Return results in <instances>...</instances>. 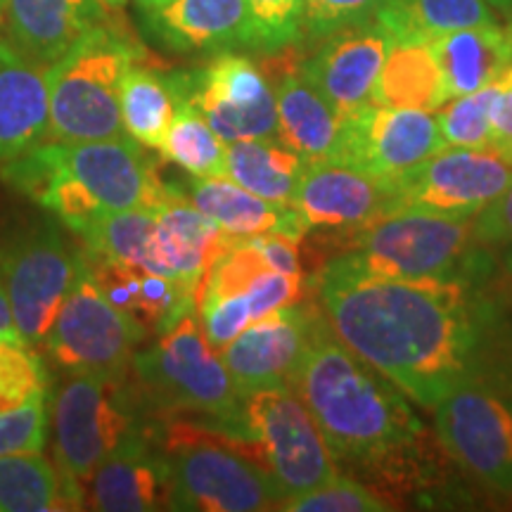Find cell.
<instances>
[{
	"label": "cell",
	"instance_id": "obj_1",
	"mask_svg": "<svg viewBox=\"0 0 512 512\" xmlns=\"http://www.w3.org/2000/svg\"><path fill=\"white\" fill-rule=\"evenodd\" d=\"M325 320L358 358L434 408L475 380L484 311L460 278L370 280L318 273Z\"/></svg>",
	"mask_w": 512,
	"mask_h": 512
},
{
	"label": "cell",
	"instance_id": "obj_2",
	"mask_svg": "<svg viewBox=\"0 0 512 512\" xmlns=\"http://www.w3.org/2000/svg\"><path fill=\"white\" fill-rule=\"evenodd\" d=\"M337 463L358 467L373 489L408 494L422 486L434 453L406 394L320 320L294 380Z\"/></svg>",
	"mask_w": 512,
	"mask_h": 512
},
{
	"label": "cell",
	"instance_id": "obj_3",
	"mask_svg": "<svg viewBox=\"0 0 512 512\" xmlns=\"http://www.w3.org/2000/svg\"><path fill=\"white\" fill-rule=\"evenodd\" d=\"M339 252L320 271L344 278H460L475 245V221L425 209H394L344 228Z\"/></svg>",
	"mask_w": 512,
	"mask_h": 512
},
{
	"label": "cell",
	"instance_id": "obj_4",
	"mask_svg": "<svg viewBox=\"0 0 512 512\" xmlns=\"http://www.w3.org/2000/svg\"><path fill=\"white\" fill-rule=\"evenodd\" d=\"M140 55L131 36L102 22L50 64L48 138L57 143L128 138L121 124V81Z\"/></svg>",
	"mask_w": 512,
	"mask_h": 512
},
{
	"label": "cell",
	"instance_id": "obj_5",
	"mask_svg": "<svg viewBox=\"0 0 512 512\" xmlns=\"http://www.w3.org/2000/svg\"><path fill=\"white\" fill-rule=\"evenodd\" d=\"M162 451L171 472V510L256 512L280 508L278 486L221 427L166 425Z\"/></svg>",
	"mask_w": 512,
	"mask_h": 512
},
{
	"label": "cell",
	"instance_id": "obj_6",
	"mask_svg": "<svg viewBox=\"0 0 512 512\" xmlns=\"http://www.w3.org/2000/svg\"><path fill=\"white\" fill-rule=\"evenodd\" d=\"M147 399L162 411L195 413L242 437V399L221 356L211 349L195 311L162 332L155 347L133 358Z\"/></svg>",
	"mask_w": 512,
	"mask_h": 512
},
{
	"label": "cell",
	"instance_id": "obj_7",
	"mask_svg": "<svg viewBox=\"0 0 512 512\" xmlns=\"http://www.w3.org/2000/svg\"><path fill=\"white\" fill-rule=\"evenodd\" d=\"M57 467L86 482L119 453L152 441V425L126 389V380L69 375L53 401Z\"/></svg>",
	"mask_w": 512,
	"mask_h": 512
},
{
	"label": "cell",
	"instance_id": "obj_8",
	"mask_svg": "<svg viewBox=\"0 0 512 512\" xmlns=\"http://www.w3.org/2000/svg\"><path fill=\"white\" fill-rule=\"evenodd\" d=\"M242 437L256 448V463L278 486L283 501L318 489L339 475L316 420L292 387L245 396Z\"/></svg>",
	"mask_w": 512,
	"mask_h": 512
},
{
	"label": "cell",
	"instance_id": "obj_9",
	"mask_svg": "<svg viewBox=\"0 0 512 512\" xmlns=\"http://www.w3.org/2000/svg\"><path fill=\"white\" fill-rule=\"evenodd\" d=\"M147 335L95 283L86 254L43 347L67 375L126 380L136 347Z\"/></svg>",
	"mask_w": 512,
	"mask_h": 512
},
{
	"label": "cell",
	"instance_id": "obj_10",
	"mask_svg": "<svg viewBox=\"0 0 512 512\" xmlns=\"http://www.w3.org/2000/svg\"><path fill=\"white\" fill-rule=\"evenodd\" d=\"M81 268L83 249L76 252L55 226L31 228L0 245V280L22 342L43 347Z\"/></svg>",
	"mask_w": 512,
	"mask_h": 512
},
{
	"label": "cell",
	"instance_id": "obj_11",
	"mask_svg": "<svg viewBox=\"0 0 512 512\" xmlns=\"http://www.w3.org/2000/svg\"><path fill=\"white\" fill-rule=\"evenodd\" d=\"M439 444L467 475L496 494H512V411L475 380L434 406Z\"/></svg>",
	"mask_w": 512,
	"mask_h": 512
},
{
	"label": "cell",
	"instance_id": "obj_12",
	"mask_svg": "<svg viewBox=\"0 0 512 512\" xmlns=\"http://www.w3.org/2000/svg\"><path fill=\"white\" fill-rule=\"evenodd\" d=\"M181 88L226 145L278 138L273 81L247 55L219 53L200 72L181 74Z\"/></svg>",
	"mask_w": 512,
	"mask_h": 512
},
{
	"label": "cell",
	"instance_id": "obj_13",
	"mask_svg": "<svg viewBox=\"0 0 512 512\" xmlns=\"http://www.w3.org/2000/svg\"><path fill=\"white\" fill-rule=\"evenodd\" d=\"M512 183V162L496 150L446 145L418 169L394 181L396 209H425L475 219Z\"/></svg>",
	"mask_w": 512,
	"mask_h": 512
},
{
	"label": "cell",
	"instance_id": "obj_14",
	"mask_svg": "<svg viewBox=\"0 0 512 512\" xmlns=\"http://www.w3.org/2000/svg\"><path fill=\"white\" fill-rule=\"evenodd\" d=\"M444 147L446 140L434 112L370 105L342 121L332 162L394 183Z\"/></svg>",
	"mask_w": 512,
	"mask_h": 512
},
{
	"label": "cell",
	"instance_id": "obj_15",
	"mask_svg": "<svg viewBox=\"0 0 512 512\" xmlns=\"http://www.w3.org/2000/svg\"><path fill=\"white\" fill-rule=\"evenodd\" d=\"M64 174L79 181L107 211L159 209L183 192L166 185L145 147L133 138L57 143L46 140Z\"/></svg>",
	"mask_w": 512,
	"mask_h": 512
},
{
	"label": "cell",
	"instance_id": "obj_16",
	"mask_svg": "<svg viewBox=\"0 0 512 512\" xmlns=\"http://www.w3.org/2000/svg\"><path fill=\"white\" fill-rule=\"evenodd\" d=\"M323 316L304 304H290L249 323L221 361L242 399L261 389L292 387Z\"/></svg>",
	"mask_w": 512,
	"mask_h": 512
},
{
	"label": "cell",
	"instance_id": "obj_17",
	"mask_svg": "<svg viewBox=\"0 0 512 512\" xmlns=\"http://www.w3.org/2000/svg\"><path fill=\"white\" fill-rule=\"evenodd\" d=\"M392 41V34L370 17L320 38V46L299 64L344 121L375 105L377 79Z\"/></svg>",
	"mask_w": 512,
	"mask_h": 512
},
{
	"label": "cell",
	"instance_id": "obj_18",
	"mask_svg": "<svg viewBox=\"0 0 512 512\" xmlns=\"http://www.w3.org/2000/svg\"><path fill=\"white\" fill-rule=\"evenodd\" d=\"M290 207L306 230H344L380 219L396 209L394 183L349 164L306 162Z\"/></svg>",
	"mask_w": 512,
	"mask_h": 512
},
{
	"label": "cell",
	"instance_id": "obj_19",
	"mask_svg": "<svg viewBox=\"0 0 512 512\" xmlns=\"http://www.w3.org/2000/svg\"><path fill=\"white\" fill-rule=\"evenodd\" d=\"M230 240L235 238H228L188 195H181L155 209V235L145 268L176 280L197 297L204 273Z\"/></svg>",
	"mask_w": 512,
	"mask_h": 512
},
{
	"label": "cell",
	"instance_id": "obj_20",
	"mask_svg": "<svg viewBox=\"0 0 512 512\" xmlns=\"http://www.w3.org/2000/svg\"><path fill=\"white\" fill-rule=\"evenodd\" d=\"M100 0H5V38L48 69L107 19Z\"/></svg>",
	"mask_w": 512,
	"mask_h": 512
},
{
	"label": "cell",
	"instance_id": "obj_21",
	"mask_svg": "<svg viewBox=\"0 0 512 512\" xmlns=\"http://www.w3.org/2000/svg\"><path fill=\"white\" fill-rule=\"evenodd\" d=\"M145 12L147 34L174 53H226L247 48L245 0H169Z\"/></svg>",
	"mask_w": 512,
	"mask_h": 512
},
{
	"label": "cell",
	"instance_id": "obj_22",
	"mask_svg": "<svg viewBox=\"0 0 512 512\" xmlns=\"http://www.w3.org/2000/svg\"><path fill=\"white\" fill-rule=\"evenodd\" d=\"M86 261L105 297L128 318L136 320L147 337L162 335L185 313L197 309L195 294L150 268L119 264V261L88 254Z\"/></svg>",
	"mask_w": 512,
	"mask_h": 512
},
{
	"label": "cell",
	"instance_id": "obj_23",
	"mask_svg": "<svg viewBox=\"0 0 512 512\" xmlns=\"http://www.w3.org/2000/svg\"><path fill=\"white\" fill-rule=\"evenodd\" d=\"M46 69L0 36V166L48 138Z\"/></svg>",
	"mask_w": 512,
	"mask_h": 512
},
{
	"label": "cell",
	"instance_id": "obj_24",
	"mask_svg": "<svg viewBox=\"0 0 512 512\" xmlns=\"http://www.w3.org/2000/svg\"><path fill=\"white\" fill-rule=\"evenodd\" d=\"M299 62H287L285 67H273L271 72L264 67L275 88L278 140L304 162L332 159L342 136V119L306 79Z\"/></svg>",
	"mask_w": 512,
	"mask_h": 512
},
{
	"label": "cell",
	"instance_id": "obj_25",
	"mask_svg": "<svg viewBox=\"0 0 512 512\" xmlns=\"http://www.w3.org/2000/svg\"><path fill=\"white\" fill-rule=\"evenodd\" d=\"M88 482V508L102 512L171 510V472L152 441L105 460Z\"/></svg>",
	"mask_w": 512,
	"mask_h": 512
},
{
	"label": "cell",
	"instance_id": "obj_26",
	"mask_svg": "<svg viewBox=\"0 0 512 512\" xmlns=\"http://www.w3.org/2000/svg\"><path fill=\"white\" fill-rule=\"evenodd\" d=\"M188 200L235 240L268 233H292L304 238L306 233L302 219L290 204L268 202L230 178H192Z\"/></svg>",
	"mask_w": 512,
	"mask_h": 512
},
{
	"label": "cell",
	"instance_id": "obj_27",
	"mask_svg": "<svg viewBox=\"0 0 512 512\" xmlns=\"http://www.w3.org/2000/svg\"><path fill=\"white\" fill-rule=\"evenodd\" d=\"M451 98L475 93L512 67V27L484 24L432 38Z\"/></svg>",
	"mask_w": 512,
	"mask_h": 512
},
{
	"label": "cell",
	"instance_id": "obj_28",
	"mask_svg": "<svg viewBox=\"0 0 512 512\" xmlns=\"http://www.w3.org/2000/svg\"><path fill=\"white\" fill-rule=\"evenodd\" d=\"M451 100L444 72L425 38H394L375 88V105L437 112Z\"/></svg>",
	"mask_w": 512,
	"mask_h": 512
},
{
	"label": "cell",
	"instance_id": "obj_29",
	"mask_svg": "<svg viewBox=\"0 0 512 512\" xmlns=\"http://www.w3.org/2000/svg\"><path fill=\"white\" fill-rule=\"evenodd\" d=\"M83 484L38 453L0 456V512L81 510Z\"/></svg>",
	"mask_w": 512,
	"mask_h": 512
},
{
	"label": "cell",
	"instance_id": "obj_30",
	"mask_svg": "<svg viewBox=\"0 0 512 512\" xmlns=\"http://www.w3.org/2000/svg\"><path fill=\"white\" fill-rule=\"evenodd\" d=\"M306 162L278 138L226 145V178L268 202L290 204Z\"/></svg>",
	"mask_w": 512,
	"mask_h": 512
},
{
	"label": "cell",
	"instance_id": "obj_31",
	"mask_svg": "<svg viewBox=\"0 0 512 512\" xmlns=\"http://www.w3.org/2000/svg\"><path fill=\"white\" fill-rule=\"evenodd\" d=\"M392 38H425L498 24L489 0H384L373 15Z\"/></svg>",
	"mask_w": 512,
	"mask_h": 512
},
{
	"label": "cell",
	"instance_id": "obj_32",
	"mask_svg": "<svg viewBox=\"0 0 512 512\" xmlns=\"http://www.w3.org/2000/svg\"><path fill=\"white\" fill-rule=\"evenodd\" d=\"M178 107V79L136 62L121 81V124L128 138L159 150Z\"/></svg>",
	"mask_w": 512,
	"mask_h": 512
},
{
	"label": "cell",
	"instance_id": "obj_33",
	"mask_svg": "<svg viewBox=\"0 0 512 512\" xmlns=\"http://www.w3.org/2000/svg\"><path fill=\"white\" fill-rule=\"evenodd\" d=\"M176 79L178 107L159 152L166 162L181 166L192 178H226V143L183 95L181 74H176Z\"/></svg>",
	"mask_w": 512,
	"mask_h": 512
},
{
	"label": "cell",
	"instance_id": "obj_34",
	"mask_svg": "<svg viewBox=\"0 0 512 512\" xmlns=\"http://www.w3.org/2000/svg\"><path fill=\"white\" fill-rule=\"evenodd\" d=\"M155 235V209L112 211L83 235V252L119 264L145 266Z\"/></svg>",
	"mask_w": 512,
	"mask_h": 512
},
{
	"label": "cell",
	"instance_id": "obj_35",
	"mask_svg": "<svg viewBox=\"0 0 512 512\" xmlns=\"http://www.w3.org/2000/svg\"><path fill=\"white\" fill-rule=\"evenodd\" d=\"M510 69L498 81L479 88L475 93L451 98L434 112L437 114L441 136H444L446 145L465 147V150H494L491 112H494L496 98L505 86Z\"/></svg>",
	"mask_w": 512,
	"mask_h": 512
},
{
	"label": "cell",
	"instance_id": "obj_36",
	"mask_svg": "<svg viewBox=\"0 0 512 512\" xmlns=\"http://www.w3.org/2000/svg\"><path fill=\"white\" fill-rule=\"evenodd\" d=\"M247 48L264 55L283 53L304 38V0H245Z\"/></svg>",
	"mask_w": 512,
	"mask_h": 512
},
{
	"label": "cell",
	"instance_id": "obj_37",
	"mask_svg": "<svg viewBox=\"0 0 512 512\" xmlns=\"http://www.w3.org/2000/svg\"><path fill=\"white\" fill-rule=\"evenodd\" d=\"M38 394H48L41 356L22 339L0 337V413L15 411Z\"/></svg>",
	"mask_w": 512,
	"mask_h": 512
},
{
	"label": "cell",
	"instance_id": "obj_38",
	"mask_svg": "<svg viewBox=\"0 0 512 512\" xmlns=\"http://www.w3.org/2000/svg\"><path fill=\"white\" fill-rule=\"evenodd\" d=\"M278 510L290 512H387L394 510V505L387 498L377 494L373 486L358 482L347 475L330 479L328 484L318 489L306 491L294 498L280 503Z\"/></svg>",
	"mask_w": 512,
	"mask_h": 512
},
{
	"label": "cell",
	"instance_id": "obj_39",
	"mask_svg": "<svg viewBox=\"0 0 512 512\" xmlns=\"http://www.w3.org/2000/svg\"><path fill=\"white\" fill-rule=\"evenodd\" d=\"M48 437L46 394H38L15 411L0 413V456L43 451Z\"/></svg>",
	"mask_w": 512,
	"mask_h": 512
},
{
	"label": "cell",
	"instance_id": "obj_40",
	"mask_svg": "<svg viewBox=\"0 0 512 512\" xmlns=\"http://www.w3.org/2000/svg\"><path fill=\"white\" fill-rule=\"evenodd\" d=\"M384 0H304V38L320 41L370 19Z\"/></svg>",
	"mask_w": 512,
	"mask_h": 512
},
{
	"label": "cell",
	"instance_id": "obj_41",
	"mask_svg": "<svg viewBox=\"0 0 512 512\" xmlns=\"http://www.w3.org/2000/svg\"><path fill=\"white\" fill-rule=\"evenodd\" d=\"M197 313H200V328L204 337H207L216 354H221L249 323H254L245 292L197 306Z\"/></svg>",
	"mask_w": 512,
	"mask_h": 512
},
{
	"label": "cell",
	"instance_id": "obj_42",
	"mask_svg": "<svg viewBox=\"0 0 512 512\" xmlns=\"http://www.w3.org/2000/svg\"><path fill=\"white\" fill-rule=\"evenodd\" d=\"M302 287V273H261L245 292L249 299V309H252V318L259 320L268 316V313L297 304L302 299Z\"/></svg>",
	"mask_w": 512,
	"mask_h": 512
},
{
	"label": "cell",
	"instance_id": "obj_43",
	"mask_svg": "<svg viewBox=\"0 0 512 512\" xmlns=\"http://www.w3.org/2000/svg\"><path fill=\"white\" fill-rule=\"evenodd\" d=\"M475 245L498 249L512 275V183L475 221Z\"/></svg>",
	"mask_w": 512,
	"mask_h": 512
},
{
	"label": "cell",
	"instance_id": "obj_44",
	"mask_svg": "<svg viewBox=\"0 0 512 512\" xmlns=\"http://www.w3.org/2000/svg\"><path fill=\"white\" fill-rule=\"evenodd\" d=\"M259 252L264 254L271 271L278 273H302V238L292 233H268L254 238Z\"/></svg>",
	"mask_w": 512,
	"mask_h": 512
},
{
	"label": "cell",
	"instance_id": "obj_45",
	"mask_svg": "<svg viewBox=\"0 0 512 512\" xmlns=\"http://www.w3.org/2000/svg\"><path fill=\"white\" fill-rule=\"evenodd\" d=\"M491 128H494V150L512 162V69L491 112Z\"/></svg>",
	"mask_w": 512,
	"mask_h": 512
},
{
	"label": "cell",
	"instance_id": "obj_46",
	"mask_svg": "<svg viewBox=\"0 0 512 512\" xmlns=\"http://www.w3.org/2000/svg\"><path fill=\"white\" fill-rule=\"evenodd\" d=\"M0 337H10V339H22L17 335L15 320H12V311H10V302L8 294H5L3 280H0ZM27 344V342H24Z\"/></svg>",
	"mask_w": 512,
	"mask_h": 512
},
{
	"label": "cell",
	"instance_id": "obj_47",
	"mask_svg": "<svg viewBox=\"0 0 512 512\" xmlns=\"http://www.w3.org/2000/svg\"><path fill=\"white\" fill-rule=\"evenodd\" d=\"M489 3L503 15H512V0H489Z\"/></svg>",
	"mask_w": 512,
	"mask_h": 512
},
{
	"label": "cell",
	"instance_id": "obj_48",
	"mask_svg": "<svg viewBox=\"0 0 512 512\" xmlns=\"http://www.w3.org/2000/svg\"><path fill=\"white\" fill-rule=\"evenodd\" d=\"M136 3H138L143 10H155V8H159V5L169 3V0H136Z\"/></svg>",
	"mask_w": 512,
	"mask_h": 512
},
{
	"label": "cell",
	"instance_id": "obj_49",
	"mask_svg": "<svg viewBox=\"0 0 512 512\" xmlns=\"http://www.w3.org/2000/svg\"><path fill=\"white\" fill-rule=\"evenodd\" d=\"M100 3L105 5L107 10H119V8H124L126 0H100Z\"/></svg>",
	"mask_w": 512,
	"mask_h": 512
},
{
	"label": "cell",
	"instance_id": "obj_50",
	"mask_svg": "<svg viewBox=\"0 0 512 512\" xmlns=\"http://www.w3.org/2000/svg\"><path fill=\"white\" fill-rule=\"evenodd\" d=\"M3 15H5V0H0V29H3Z\"/></svg>",
	"mask_w": 512,
	"mask_h": 512
}]
</instances>
